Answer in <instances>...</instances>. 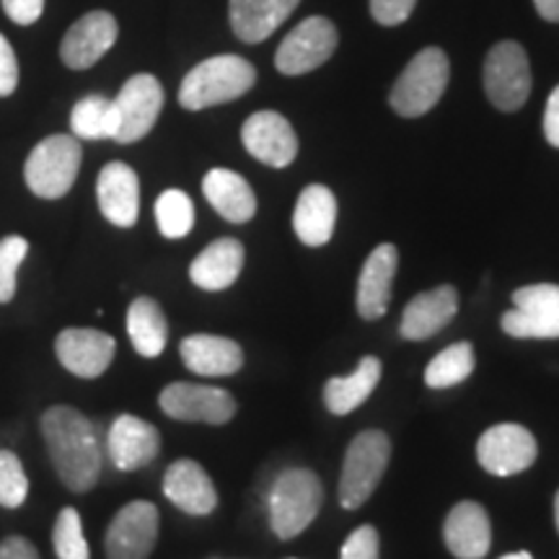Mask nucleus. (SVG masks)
<instances>
[{"label":"nucleus","mask_w":559,"mask_h":559,"mask_svg":"<svg viewBox=\"0 0 559 559\" xmlns=\"http://www.w3.org/2000/svg\"><path fill=\"white\" fill-rule=\"evenodd\" d=\"M181 362L198 376H234L243 366V349L239 342L218 334H192L179 345Z\"/></svg>","instance_id":"nucleus-23"},{"label":"nucleus","mask_w":559,"mask_h":559,"mask_svg":"<svg viewBox=\"0 0 559 559\" xmlns=\"http://www.w3.org/2000/svg\"><path fill=\"white\" fill-rule=\"evenodd\" d=\"M298 3L300 0H230V26L241 41L260 45L288 21Z\"/></svg>","instance_id":"nucleus-24"},{"label":"nucleus","mask_w":559,"mask_h":559,"mask_svg":"<svg viewBox=\"0 0 559 559\" xmlns=\"http://www.w3.org/2000/svg\"><path fill=\"white\" fill-rule=\"evenodd\" d=\"M26 495H29V479L24 464L13 451H0V508L16 510L26 502Z\"/></svg>","instance_id":"nucleus-34"},{"label":"nucleus","mask_w":559,"mask_h":559,"mask_svg":"<svg viewBox=\"0 0 559 559\" xmlns=\"http://www.w3.org/2000/svg\"><path fill=\"white\" fill-rule=\"evenodd\" d=\"M243 243L236 239H218L205 247L190 264L192 283L202 290H226L243 270Z\"/></svg>","instance_id":"nucleus-26"},{"label":"nucleus","mask_w":559,"mask_h":559,"mask_svg":"<svg viewBox=\"0 0 559 559\" xmlns=\"http://www.w3.org/2000/svg\"><path fill=\"white\" fill-rule=\"evenodd\" d=\"M158 508L148 500H132L107 528V559H148L158 542Z\"/></svg>","instance_id":"nucleus-13"},{"label":"nucleus","mask_w":559,"mask_h":559,"mask_svg":"<svg viewBox=\"0 0 559 559\" xmlns=\"http://www.w3.org/2000/svg\"><path fill=\"white\" fill-rule=\"evenodd\" d=\"M539 456V443L531 430L515 423H502L489 428L477 443V459L481 469L492 477H515L534 466Z\"/></svg>","instance_id":"nucleus-10"},{"label":"nucleus","mask_w":559,"mask_h":559,"mask_svg":"<svg viewBox=\"0 0 559 559\" xmlns=\"http://www.w3.org/2000/svg\"><path fill=\"white\" fill-rule=\"evenodd\" d=\"M555 526H557V534H559V489L555 495Z\"/></svg>","instance_id":"nucleus-44"},{"label":"nucleus","mask_w":559,"mask_h":559,"mask_svg":"<svg viewBox=\"0 0 559 559\" xmlns=\"http://www.w3.org/2000/svg\"><path fill=\"white\" fill-rule=\"evenodd\" d=\"M337 223V198L330 187L309 185L293 210V228L306 247H324L332 239Z\"/></svg>","instance_id":"nucleus-25"},{"label":"nucleus","mask_w":559,"mask_h":559,"mask_svg":"<svg viewBox=\"0 0 559 559\" xmlns=\"http://www.w3.org/2000/svg\"><path fill=\"white\" fill-rule=\"evenodd\" d=\"M383 373V366L379 358L373 355H366L358 362V368L349 376H337V379H330L324 386V404L332 415H349L358 407L366 404V400L373 394L376 386H379Z\"/></svg>","instance_id":"nucleus-28"},{"label":"nucleus","mask_w":559,"mask_h":559,"mask_svg":"<svg viewBox=\"0 0 559 559\" xmlns=\"http://www.w3.org/2000/svg\"><path fill=\"white\" fill-rule=\"evenodd\" d=\"M52 547L58 559H91L83 521L75 508H62L52 528Z\"/></svg>","instance_id":"nucleus-33"},{"label":"nucleus","mask_w":559,"mask_h":559,"mask_svg":"<svg viewBox=\"0 0 559 559\" xmlns=\"http://www.w3.org/2000/svg\"><path fill=\"white\" fill-rule=\"evenodd\" d=\"M70 130L79 140H115L117 135V109L107 96L91 94L75 104L70 111Z\"/></svg>","instance_id":"nucleus-30"},{"label":"nucleus","mask_w":559,"mask_h":559,"mask_svg":"<svg viewBox=\"0 0 559 559\" xmlns=\"http://www.w3.org/2000/svg\"><path fill=\"white\" fill-rule=\"evenodd\" d=\"M502 332L515 340H559V285H526L513 293V309L502 313Z\"/></svg>","instance_id":"nucleus-7"},{"label":"nucleus","mask_w":559,"mask_h":559,"mask_svg":"<svg viewBox=\"0 0 559 559\" xmlns=\"http://www.w3.org/2000/svg\"><path fill=\"white\" fill-rule=\"evenodd\" d=\"M0 559H39V551L24 536H9L0 542Z\"/></svg>","instance_id":"nucleus-41"},{"label":"nucleus","mask_w":559,"mask_h":559,"mask_svg":"<svg viewBox=\"0 0 559 559\" xmlns=\"http://www.w3.org/2000/svg\"><path fill=\"white\" fill-rule=\"evenodd\" d=\"M396 267H400V251L394 243H381L368 254L358 280V296H355V306L362 319H381L389 311Z\"/></svg>","instance_id":"nucleus-18"},{"label":"nucleus","mask_w":559,"mask_h":559,"mask_svg":"<svg viewBox=\"0 0 559 559\" xmlns=\"http://www.w3.org/2000/svg\"><path fill=\"white\" fill-rule=\"evenodd\" d=\"M29 254V241L24 236H5L0 239V304H11L16 296L19 267Z\"/></svg>","instance_id":"nucleus-35"},{"label":"nucleus","mask_w":559,"mask_h":559,"mask_svg":"<svg viewBox=\"0 0 559 559\" xmlns=\"http://www.w3.org/2000/svg\"><path fill=\"white\" fill-rule=\"evenodd\" d=\"M381 557V539L379 531L373 526H360L347 536L342 544L340 559H379Z\"/></svg>","instance_id":"nucleus-36"},{"label":"nucleus","mask_w":559,"mask_h":559,"mask_svg":"<svg viewBox=\"0 0 559 559\" xmlns=\"http://www.w3.org/2000/svg\"><path fill=\"white\" fill-rule=\"evenodd\" d=\"M164 495L187 515H210L218 508L213 479L198 461L179 459L164 474Z\"/></svg>","instance_id":"nucleus-19"},{"label":"nucleus","mask_w":559,"mask_h":559,"mask_svg":"<svg viewBox=\"0 0 559 559\" xmlns=\"http://www.w3.org/2000/svg\"><path fill=\"white\" fill-rule=\"evenodd\" d=\"M19 86V62L11 41L0 34V96H11Z\"/></svg>","instance_id":"nucleus-38"},{"label":"nucleus","mask_w":559,"mask_h":559,"mask_svg":"<svg viewBox=\"0 0 559 559\" xmlns=\"http://www.w3.org/2000/svg\"><path fill=\"white\" fill-rule=\"evenodd\" d=\"M391 459V440L381 430H366L349 443L340 477L342 508L358 510L376 492L379 481L386 474Z\"/></svg>","instance_id":"nucleus-6"},{"label":"nucleus","mask_w":559,"mask_h":559,"mask_svg":"<svg viewBox=\"0 0 559 559\" xmlns=\"http://www.w3.org/2000/svg\"><path fill=\"white\" fill-rule=\"evenodd\" d=\"M164 415L179 423L226 425L236 415V400L226 389L202 383H169L158 396Z\"/></svg>","instance_id":"nucleus-11"},{"label":"nucleus","mask_w":559,"mask_h":559,"mask_svg":"<svg viewBox=\"0 0 559 559\" xmlns=\"http://www.w3.org/2000/svg\"><path fill=\"white\" fill-rule=\"evenodd\" d=\"M477 368V355L469 342H456V345L445 347L443 353H438L430 360V366L425 368V383L430 389H451L464 383Z\"/></svg>","instance_id":"nucleus-31"},{"label":"nucleus","mask_w":559,"mask_h":559,"mask_svg":"<svg viewBox=\"0 0 559 559\" xmlns=\"http://www.w3.org/2000/svg\"><path fill=\"white\" fill-rule=\"evenodd\" d=\"M443 539L456 559L487 557L489 544H492V526H489L487 510L474 500L456 502L445 519Z\"/></svg>","instance_id":"nucleus-22"},{"label":"nucleus","mask_w":559,"mask_h":559,"mask_svg":"<svg viewBox=\"0 0 559 559\" xmlns=\"http://www.w3.org/2000/svg\"><path fill=\"white\" fill-rule=\"evenodd\" d=\"M117 342L111 334L99 330H79L70 326L62 330L55 340V353H58L60 366L68 373L79 376V379H99L115 360Z\"/></svg>","instance_id":"nucleus-15"},{"label":"nucleus","mask_w":559,"mask_h":559,"mask_svg":"<svg viewBox=\"0 0 559 559\" xmlns=\"http://www.w3.org/2000/svg\"><path fill=\"white\" fill-rule=\"evenodd\" d=\"M117 41V21L107 11H91L70 26L60 45V58L68 68L86 70L96 66Z\"/></svg>","instance_id":"nucleus-16"},{"label":"nucleus","mask_w":559,"mask_h":559,"mask_svg":"<svg viewBox=\"0 0 559 559\" xmlns=\"http://www.w3.org/2000/svg\"><path fill=\"white\" fill-rule=\"evenodd\" d=\"M449 58L438 47L417 52L391 88L389 104L402 117H423L436 107L449 86Z\"/></svg>","instance_id":"nucleus-4"},{"label":"nucleus","mask_w":559,"mask_h":559,"mask_svg":"<svg viewBox=\"0 0 559 559\" xmlns=\"http://www.w3.org/2000/svg\"><path fill=\"white\" fill-rule=\"evenodd\" d=\"M459 311V293L453 285H438V288L425 290L407 304L402 317L400 334L404 340L419 342L430 340L432 334L451 324Z\"/></svg>","instance_id":"nucleus-21"},{"label":"nucleus","mask_w":559,"mask_h":559,"mask_svg":"<svg viewBox=\"0 0 559 559\" xmlns=\"http://www.w3.org/2000/svg\"><path fill=\"white\" fill-rule=\"evenodd\" d=\"M485 91L500 111H519L531 96L528 55L519 41H498L485 60Z\"/></svg>","instance_id":"nucleus-8"},{"label":"nucleus","mask_w":559,"mask_h":559,"mask_svg":"<svg viewBox=\"0 0 559 559\" xmlns=\"http://www.w3.org/2000/svg\"><path fill=\"white\" fill-rule=\"evenodd\" d=\"M534 5L544 21L559 24V0H534Z\"/></svg>","instance_id":"nucleus-42"},{"label":"nucleus","mask_w":559,"mask_h":559,"mask_svg":"<svg viewBox=\"0 0 559 559\" xmlns=\"http://www.w3.org/2000/svg\"><path fill=\"white\" fill-rule=\"evenodd\" d=\"M417 0H370V13L383 26H400L412 16Z\"/></svg>","instance_id":"nucleus-37"},{"label":"nucleus","mask_w":559,"mask_h":559,"mask_svg":"<svg viewBox=\"0 0 559 559\" xmlns=\"http://www.w3.org/2000/svg\"><path fill=\"white\" fill-rule=\"evenodd\" d=\"M544 138L551 148H559V86L551 91L544 109Z\"/></svg>","instance_id":"nucleus-40"},{"label":"nucleus","mask_w":559,"mask_h":559,"mask_svg":"<svg viewBox=\"0 0 559 559\" xmlns=\"http://www.w3.org/2000/svg\"><path fill=\"white\" fill-rule=\"evenodd\" d=\"M9 19L19 26H29L45 13V0H3Z\"/></svg>","instance_id":"nucleus-39"},{"label":"nucleus","mask_w":559,"mask_h":559,"mask_svg":"<svg viewBox=\"0 0 559 559\" xmlns=\"http://www.w3.org/2000/svg\"><path fill=\"white\" fill-rule=\"evenodd\" d=\"M160 451V432L135 415H120L107 436V456L120 472L148 466Z\"/></svg>","instance_id":"nucleus-17"},{"label":"nucleus","mask_w":559,"mask_h":559,"mask_svg":"<svg viewBox=\"0 0 559 559\" xmlns=\"http://www.w3.org/2000/svg\"><path fill=\"white\" fill-rule=\"evenodd\" d=\"M117 109V143H138L143 140L156 124L160 109H164V88L158 79L148 73L132 75L124 83L115 99Z\"/></svg>","instance_id":"nucleus-12"},{"label":"nucleus","mask_w":559,"mask_h":559,"mask_svg":"<svg viewBox=\"0 0 559 559\" xmlns=\"http://www.w3.org/2000/svg\"><path fill=\"white\" fill-rule=\"evenodd\" d=\"M41 436L50 451L55 474L70 492L96 487L104 466V449L94 423L73 407H50L41 415Z\"/></svg>","instance_id":"nucleus-1"},{"label":"nucleus","mask_w":559,"mask_h":559,"mask_svg":"<svg viewBox=\"0 0 559 559\" xmlns=\"http://www.w3.org/2000/svg\"><path fill=\"white\" fill-rule=\"evenodd\" d=\"M257 70L239 55H218L202 60L185 75L179 88V104L190 111H200L218 104L234 102L254 88Z\"/></svg>","instance_id":"nucleus-2"},{"label":"nucleus","mask_w":559,"mask_h":559,"mask_svg":"<svg viewBox=\"0 0 559 559\" xmlns=\"http://www.w3.org/2000/svg\"><path fill=\"white\" fill-rule=\"evenodd\" d=\"M337 29L330 19L311 16L283 39L275 55V66L283 75H304L324 66L337 50Z\"/></svg>","instance_id":"nucleus-9"},{"label":"nucleus","mask_w":559,"mask_h":559,"mask_svg":"<svg viewBox=\"0 0 559 559\" xmlns=\"http://www.w3.org/2000/svg\"><path fill=\"white\" fill-rule=\"evenodd\" d=\"M243 148L272 169H285L298 156V138L290 122L277 111H257L241 128Z\"/></svg>","instance_id":"nucleus-14"},{"label":"nucleus","mask_w":559,"mask_h":559,"mask_svg":"<svg viewBox=\"0 0 559 559\" xmlns=\"http://www.w3.org/2000/svg\"><path fill=\"white\" fill-rule=\"evenodd\" d=\"M202 192L215 213L230 223H247L257 213V198L249 181L230 169H213L202 179Z\"/></svg>","instance_id":"nucleus-27"},{"label":"nucleus","mask_w":559,"mask_h":559,"mask_svg":"<svg viewBox=\"0 0 559 559\" xmlns=\"http://www.w3.org/2000/svg\"><path fill=\"white\" fill-rule=\"evenodd\" d=\"M96 198L99 207L111 226L132 228L140 213V181L138 174L122 160L107 164L96 181Z\"/></svg>","instance_id":"nucleus-20"},{"label":"nucleus","mask_w":559,"mask_h":559,"mask_svg":"<svg viewBox=\"0 0 559 559\" xmlns=\"http://www.w3.org/2000/svg\"><path fill=\"white\" fill-rule=\"evenodd\" d=\"M324 502V487L311 469L280 472L270 489V523L277 539H296L311 526Z\"/></svg>","instance_id":"nucleus-3"},{"label":"nucleus","mask_w":559,"mask_h":559,"mask_svg":"<svg viewBox=\"0 0 559 559\" xmlns=\"http://www.w3.org/2000/svg\"><path fill=\"white\" fill-rule=\"evenodd\" d=\"M500 559H534L528 555V551H513V555H506V557H500Z\"/></svg>","instance_id":"nucleus-43"},{"label":"nucleus","mask_w":559,"mask_h":559,"mask_svg":"<svg viewBox=\"0 0 559 559\" xmlns=\"http://www.w3.org/2000/svg\"><path fill=\"white\" fill-rule=\"evenodd\" d=\"M83 151L75 135H50L34 145L26 158V185L41 200H60L75 185Z\"/></svg>","instance_id":"nucleus-5"},{"label":"nucleus","mask_w":559,"mask_h":559,"mask_svg":"<svg viewBox=\"0 0 559 559\" xmlns=\"http://www.w3.org/2000/svg\"><path fill=\"white\" fill-rule=\"evenodd\" d=\"M128 334L135 353L143 358H158L164 353L169 342V321L158 300L148 296L132 300L128 309Z\"/></svg>","instance_id":"nucleus-29"},{"label":"nucleus","mask_w":559,"mask_h":559,"mask_svg":"<svg viewBox=\"0 0 559 559\" xmlns=\"http://www.w3.org/2000/svg\"><path fill=\"white\" fill-rule=\"evenodd\" d=\"M156 223L166 239H185L194 226V205L190 194L181 190H166L156 200Z\"/></svg>","instance_id":"nucleus-32"}]
</instances>
